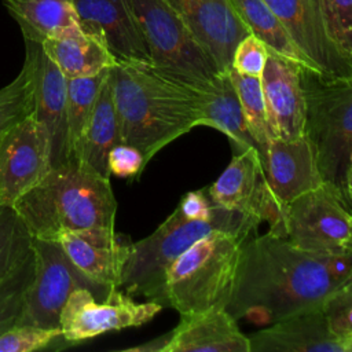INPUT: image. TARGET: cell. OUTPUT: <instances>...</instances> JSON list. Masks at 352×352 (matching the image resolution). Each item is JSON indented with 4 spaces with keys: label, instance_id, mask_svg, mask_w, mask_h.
Returning <instances> with one entry per match:
<instances>
[{
    "label": "cell",
    "instance_id": "cb8c5ba5",
    "mask_svg": "<svg viewBox=\"0 0 352 352\" xmlns=\"http://www.w3.org/2000/svg\"><path fill=\"white\" fill-rule=\"evenodd\" d=\"M118 143H121V139L107 73V77L98 94L87 129L78 146L76 160L88 165L99 175L110 177L107 169V154L111 147Z\"/></svg>",
    "mask_w": 352,
    "mask_h": 352
},
{
    "label": "cell",
    "instance_id": "83f0119b",
    "mask_svg": "<svg viewBox=\"0 0 352 352\" xmlns=\"http://www.w3.org/2000/svg\"><path fill=\"white\" fill-rule=\"evenodd\" d=\"M228 76L238 94L246 125L256 142V147L264 168L271 133L268 128L267 110L260 77L242 74L232 67L228 70Z\"/></svg>",
    "mask_w": 352,
    "mask_h": 352
},
{
    "label": "cell",
    "instance_id": "603a6c76",
    "mask_svg": "<svg viewBox=\"0 0 352 352\" xmlns=\"http://www.w3.org/2000/svg\"><path fill=\"white\" fill-rule=\"evenodd\" d=\"M199 125L223 132L232 143L234 154L256 148V142L246 125L235 87L228 72L220 73L202 91V116Z\"/></svg>",
    "mask_w": 352,
    "mask_h": 352
},
{
    "label": "cell",
    "instance_id": "5b68a950",
    "mask_svg": "<svg viewBox=\"0 0 352 352\" xmlns=\"http://www.w3.org/2000/svg\"><path fill=\"white\" fill-rule=\"evenodd\" d=\"M258 224L260 221L254 217L217 205L213 216L206 220L190 219L176 206L154 232L131 243L117 287L131 297L140 296L166 307V272L184 250L210 231L252 234Z\"/></svg>",
    "mask_w": 352,
    "mask_h": 352
},
{
    "label": "cell",
    "instance_id": "8d00e7d4",
    "mask_svg": "<svg viewBox=\"0 0 352 352\" xmlns=\"http://www.w3.org/2000/svg\"><path fill=\"white\" fill-rule=\"evenodd\" d=\"M177 208L190 219L206 220L213 216L216 205L209 199L206 188H202L184 194Z\"/></svg>",
    "mask_w": 352,
    "mask_h": 352
},
{
    "label": "cell",
    "instance_id": "4fadbf2b",
    "mask_svg": "<svg viewBox=\"0 0 352 352\" xmlns=\"http://www.w3.org/2000/svg\"><path fill=\"white\" fill-rule=\"evenodd\" d=\"M124 351L139 352H250L249 338L226 307L180 315L179 324L146 344Z\"/></svg>",
    "mask_w": 352,
    "mask_h": 352
},
{
    "label": "cell",
    "instance_id": "2e32d148",
    "mask_svg": "<svg viewBox=\"0 0 352 352\" xmlns=\"http://www.w3.org/2000/svg\"><path fill=\"white\" fill-rule=\"evenodd\" d=\"M278 16L298 51L318 72L337 77H352V62L346 60L329 40L318 0H264Z\"/></svg>",
    "mask_w": 352,
    "mask_h": 352
},
{
    "label": "cell",
    "instance_id": "3957f363",
    "mask_svg": "<svg viewBox=\"0 0 352 352\" xmlns=\"http://www.w3.org/2000/svg\"><path fill=\"white\" fill-rule=\"evenodd\" d=\"M12 206L32 236L41 239L82 228H114L117 212L110 177L78 160L52 166Z\"/></svg>",
    "mask_w": 352,
    "mask_h": 352
},
{
    "label": "cell",
    "instance_id": "484cf974",
    "mask_svg": "<svg viewBox=\"0 0 352 352\" xmlns=\"http://www.w3.org/2000/svg\"><path fill=\"white\" fill-rule=\"evenodd\" d=\"M231 4L249 32L263 41L270 51L314 69L264 0H231Z\"/></svg>",
    "mask_w": 352,
    "mask_h": 352
},
{
    "label": "cell",
    "instance_id": "836d02e7",
    "mask_svg": "<svg viewBox=\"0 0 352 352\" xmlns=\"http://www.w3.org/2000/svg\"><path fill=\"white\" fill-rule=\"evenodd\" d=\"M322 309L333 336L352 349V282L327 296Z\"/></svg>",
    "mask_w": 352,
    "mask_h": 352
},
{
    "label": "cell",
    "instance_id": "d590c367",
    "mask_svg": "<svg viewBox=\"0 0 352 352\" xmlns=\"http://www.w3.org/2000/svg\"><path fill=\"white\" fill-rule=\"evenodd\" d=\"M147 162L143 154L125 143H118L107 154L109 175L121 179H135L140 176Z\"/></svg>",
    "mask_w": 352,
    "mask_h": 352
},
{
    "label": "cell",
    "instance_id": "7402d4cb",
    "mask_svg": "<svg viewBox=\"0 0 352 352\" xmlns=\"http://www.w3.org/2000/svg\"><path fill=\"white\" fill-rule=\"evenodd\" d=\"M41 47L66 78L94 76L116 63L107 47L78 25L45 38Z\"/></svg>",
    "mask_w": 352,
    "mask_h": 352
},
{
    "label": "cell",
    "instance_id": "d6986e66",
    "mask_svg": "<svg viewBox=\"0 0 352 352\" xmlns=\"http://www.w3.org/2000/svg\"><path fill=\"white\" fill-rule=\"evenodd\" d=\"M322 302L248 336L250 352H351L330 331Z\"/></svg>",
    "mask_w": 352,
    "mask_h": 352
},
{
    "label": "cell",
    "instance_id": "52a82bcc",
    "mask_svg": "<svg viewBox=\"0 0 352 352\" xmlns=\"http://www.w3.org/2000/svg\"><path fill=\"white\" fill-rule=\"evenodd\" d=\"M131 3L148 48L150 66L158 74L199 91L220 74L213 59L165 0Z\"/></svg>",
    "mask_w": 352,
    "mask_h": 352
},
{
    "label": "cell",
    "instance_id": "4dcf8cb0",
    "mask_svg": "<svg viewBox=\"0 0 352 352\" xmlns=\"http://www.w3.org/2000/svg\"><path fill=\"white\" fill-rule=\"evenodd\" d=\"M34 278V252L0 279V336L16 326Z\"/></svg>",
    "mask_w": 352,
    "mask_h": 352
},
{
    "label": "cell",
    "instance_id": "6da1fadb",
    "mask_svg": "<svg viewBox=\"0 0 352 352\" xmlns=\"http://www.w3.org/2000/svg\"><path fill=\"white\" fill-rule=\"evenodd\" d=\"M249 234L241 246L228 312L271 324L319 305L352 282V253L320 254L302 250L272 232Z\"/></svg>",
    "mask_w": 352,
    "mask_h": 352
},
{
    "label": "cell",
    "instance_id": "44dd1931",
    "mask_svg": "<svg viewBox=\"0 0 352 352\" xmlns=\"http://www.w3.org/2000/svg\"><path fill=\"white\" fill-rule=\"evenodd\" d=\"M264 173L280 209L296 197L323 184L307 136L292 140L271 139Z\"/></svg>",
    "mask_w": 352,
    "mask_h": 352
},
{
    "label": "cell",
    "instance_id": "5bb4252c",
    "mask_svg": "<svg viewBox=\"0 0 352 352\" xmlns=\"http://www.w3.org/2000/svg\"><path fill=\"white\" fill-rule=\"evenodd\" d=\"M80 29L100 40L116 62L151 65L131 0H70Z\"/></svg>",
    "mask_w": 352,
    "mask_h": 352
},
{
    "label": "cell",
    "instance_id": "9c48e42d",
    "mask_svg": "<svg viewBox=\"0 0 352 352\" xmlns=\"http://www.w3.org/2000/svg\"><path fill=\"white\" fill-rule=\"evenodd\" d=\"M33 252L34 278L16 324L59 329L60 309L73 290L85 287L96 297L104 298L113 289L82 274L58 239L33 236Z\"/></svg>",
    "mask_w": 352,
    "mask_h": 352
},
{
    "label": "cell",
    "instance_id": "f546056e",
    "mask_svg": "<svg viewBox=\"0 0 352 352\" xmlns=\"http://www.w3.org/2000/svg\"><path fill=\"white\" fill-rule=\"evenodd\" d=\"M32 114H34V80L32 65L25 58L19 74L0 88V138Z\"/></svg>",
    "mask_w": 352,
    "mask_h": 352
},
{
    "label": "cell",
    "instance_id": "4316f807",
    "mask_svg": "<svg viewBox=\"0 0 352 352\" xmlns=\"http://www.w3.org/2000/svg\"><path fill=\"white\" fill-rule=\"evenodd\" d=\"M109 69L94 76L66 78V122L69 161L76 160L78 146L91 118L98 94Z\"/></svg>",
    "mask_w": 352,
    "mask_h": 352
},
{
    "label": "cell",
    "instance_id": "d4e9b609",
    "mask_svg": "<svg viewBox=\"0 0 352 352\" xmlns=\"http://www.w3.org/2000/svg\"><path fill=\"white\" fill-rule=\"evenodd\" d=\"M4 4L23 38L37 43L78 25L70 0H4Z\"/></svg>",
    "mask_w": 352,
    "mask_h": 352
},
{
    "label": "cell",
    "instance_id": "ffe728a7",
    "mask_svg": "<svg viewBox=\"0 0 352 352\" xmlns=\"http://www.w3.org/2000/svg\"><path fill=\"white\" fill-rule=\"evenodd\" d=\"M58 241L72 263L92 280L117 287L131 250V241L114 228L66 231Z\"/></svg>",
    "mask_w": 352,
    "mask_h": 352
},
{
    "label": "cell",
    "instance_id": "7c38bea8",
    "mask_svg": "<svg viewBox=\"0 0 352 352\" xmlns=\"http://www.w3.org/2000/svg\"><path fill=\"white\" fill-rule=\"evenodd\" d=\"M51 168L47 129L32 114L0 138V204L14 205Z\"/></svg>",
    "mask_w": 352,
    "mask_h": 352
},
{
    "label": "cell",
    "instance_id": "f1b7e54d",
    "mask_svg": "<svg viewBox=\"0 0 352 352\" xmlns=\"http://www.w3.org/2000/svg\"><path fill=\"white\" fill-rule=\"evenodd\" d=\"M33 253V236L12 205L0 204V279Z\"/></svg>",
    "mask_w": 352,
    "mask_h": 352
},
{
    "label": "cell",
    "instance_id": "9a60e30c",
    "mask_svg": "<svg viewBox=\"0 0 352 352\" xmlns=\"http://www.w3.org/2000/svg\"><path fill=\"white\" fill-rule=\"evenodd\" d=\"M179 15L198 44L209 54L220 73L231 69L238 43L250 34L231 0H165Z\"/></svg>",
    "mask_w": 352,
    "mask_h": 352
},
{
    "label": "cell",
    "instance_id": "ac0fdd59",
    "mask_svg": "<svg viewBox=\"0 0 352 352\" xmlns=\"http://www.w3.org/2000/svg\"><path fill=\"white\" fill-rule=\"evenodd\" d=\"M26 55L34 80V117L47 129L51 165L69 161L66 122V77L47 56L41 43L25 38Z\"/></svg>",
    "mask_w": 352,
    "mask_h": 352
},
{
    "label": "cell",
    "instance_id": "7a4b0ae2",
    "mask_svg": "<svg viewBox=\"0 0 352 352\" xmlns=\"http://www.w3.org/2000/svg\"><path fill=\"white\" fill-rule=\"evenodd\" d=\"M109 81L121 143L138 148L146 162L201 122L202 91L172 81L150 65L116 62Z\"/></svg>",
    "mask_w": 352,
    "mask_h": 352
},
{
    "label": "cell",
    "instance_id": "8fae6325",
    "mask_svg": "<svg viewBox=\"0 0 352 352\" xmlns=\"http://www.w3.org/2000/svg\"><path fill=\"white\" fill-rule=\"evenodd\" d=\"M206 192L214 205L254 217L260 223L267 221L270 232L282 236V209L268 187L256 148L234 154L224 172L206 187Z\"/></svg>",
    "mask_w": 352,
    "mask_h": 352
},
{
    "label": "cell",
    "instance_id": "30bf717a",
    "mask_svg": "<svg viewBox=\"0 0 352 352\" xmlns=\"http://www.w3.org/2000/svg\"><path fill=\"white\" fill-rule=\"evenodd\" d=\"M164 307L155 301L136 302L118 287L104 298L85 287L70 293L59 314V329L65 345H74L109 331L136 327L150 322Z\"/></svg>",
    "mask_w": 352,
    "mask_h": 352
},
{
    "label": "cell",
    "instance_id": "1f68e13d",
    "mask_svg": "<svg viewBox=\"0 0 352 352\" xmlns=\"http://www.w3.org/2000/svg\"><path fill=\"white\" fill-rule=\"evenodd\" d=\"M318 6L329 40L352 62V0H318Z\"/></svg>",
    "mask_w": 352,
    "mask_h": 352
},
{
    "label": "cell",
    "instance_id": "ba28073f",
    "mask_svg": "<svg viewBox=\"0 0 352 352\" xmlns=\"http://www.w3.org/2000/svg\"><path fill=\"white\" fill-rule=\"evenodd\" d=\"M282 236L307 252L352 253L351 206L322 184L282 208Z\"/></svg>",
    "mask_w": 352,
    "mask_h": 352
},
{
    "label": "cell",
    "instance_id": "277c9868",
    "mask_svg": "<svg viewBox=\"0 0 352 352\" xmlns=\"http://www.w3.org/2000/svg\"><path fill=\"white\" fill-rule=\"evenodd\" d=\"M307 136L323 184L352 206V77L301 66Z\"/></svg>",
    "mask_w": 352,
    "mask_h": 352
},
{
    "label": "cell",
    "instance_id": "d6a6232c",
    "mask_svg": "<svg viewBox=\"0 0 352 352\" xmlns=\"http://www.w3.org/2000/svg\"><path fill=\"white\" fill-rule=\"evenodd\" d=\"M63 342L60 329L16 324L0 336V352H33Z\"/></svg>",
    "mask_w": 352,
    "mask_h": 352
},
{
    "label": "cell",
    "instance_id": "8992f818",
    "mask_svg": "<svg viewBox=\"0 0 352 352\" xmlns=\"http://www.w3.org/2000/svg\"><path fill=\"white\" fill-rule=\"evenodd\" d=\"M248 235L214 230L184 250L166 272V307L180 315L227 307Z\"/></svg>",
    "mask_w": 352,
    "mask_h": 352
},
{
    "label": "cell",
    "instance_id": "e575fe53",
    "mask_svg": "<svg viewBox=\"0 0 352 352\" xmlns=\"http://www.w3.org/2000/svg\"><path fill=\"white\" fill-rule=\"evenodd\" d=\"M267 56V45L250 33L235 47L231 67L242 74L260 77L265 66Z\"/></svg>",
    "mask_w": 352,
    "mask_h": 352
},
{
    "label": "cell",
    "instance_id": "e0dca14e",
    "mask_svg": "<svg viewBox=\"0 0 352 352\" xmlns=\"http://www.w3.org/2000/svg\"><path fill=\"white\" fill-rule=\"evenodd\" d=\"M301 66L268 50L260 81L271 139L292 140L304 133L305 104L300 78Z\"/></svg>",
    "mask_w": 352,
    "mask_h": 352
}]
</instances>
